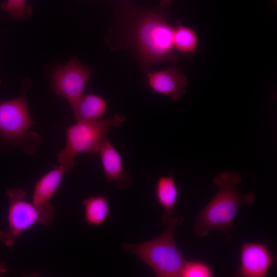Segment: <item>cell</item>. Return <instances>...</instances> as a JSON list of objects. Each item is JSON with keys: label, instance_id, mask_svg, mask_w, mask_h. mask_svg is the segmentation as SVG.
Here are the masks:
<instances>
[{"label": "cell", "instance_id": "obj_1", "mask_svg": "<svg viewBox=\"0 0 277 277\" xmlns=\"http://www.w3.org/2000/svg\"><path fill=\"white\" fill-rule=\"evenodd\" d=\"M173 1L160 0V4L152 8L125 4L120 10L125 22L122 48L132 51L147 73L154 64L177 59L173 45L174 27L168 22Z\"/></svg>", "mask_w": 277, "mask_h": 277}, {"label": "cell", "instance_id": "obj_2", "mask_svg": "<svg viewBox=\"0 0 277 277\" xmlns=\"http://www.w3.org/2000/svg\"><path fill=\"white\" fill-rule=\"evenodd\" d=\"M219 189L209 203L199 213L193 231L200 238L206 237L211 230H221L228 238V230L232 227L233 220L243 204L252 205L255 200L253 193L242 195L237 185L242 181L240 173L223 171L213 179Z\"/></svg>", "mask_w": 277, "mask_h": 277}, {"label": "cell", "instance_id": "obj_3", "mask_svg": "<svg viewBox=\"0 0 277 277\" xmlns=\"http://www.w3.org/2000/svg\"><path fill=\"white\" fill-rule=\"evenodd\" d=\"M183 220L172 216L166 222L167 230L159 236L140 243H123L122 247L140 259L156 276L180 277L186 260L176 245L174 232Z\"/></svg>", "mask_w": 277, "mask_h": 277}, {"label": "cell", "instance_id": "obj_4", "mask_svg": "<svg viewBox=\"0 0 277 277\" xmlns=\"http://www.w3.org/2000/svg\"><path fill=\"white\" fill-rule=\"evenodd\" d=\"M125 120L121 113L95 121H79L66 130L65 147L58 154L59 164L69 170L75 165V157L83 153L95 155L98 151L108 130L119 127Z\"/></svg>", "mask_w": 277, "mask_h": 277}, {"label": "cell", "instance_id": "obj_5", "mask_svg": "<svg viewBox=\"0 0 277 277\" xmlns=\"http://www.w3.org/2000/svg\"><path fill=\"white\" fill-rule=\"evenodd\" d=\"M6 194L8 199V229L0 231V242L7 247L13 246L17 236L37 224L50 226L54 220V210L49 202L37 206L25 200L26 192L19 188H10Z\"/></svg>", "mask_w": 277, "mask_h": 277}, {"label": "cell", "instance_id": "obj_6", "mask_svg": "<svg viewBox=\"0 0 277 277\" xmlns=\"http://www.w3.org/2000/svg\"><path fill=\"white\" fill-rule=\"evenodd\" d=\"M91 75L89 67L77 58H73L65 64L60 65L53 72V91L65 98L70 105L84 94Z\"/></svg>", "mask_w": 277, "mask_h": 277}, {"label": "cell", "instance_id": "obj_7", "mask_svg": "<svg viewBox=\"0 0 277 277\" xmlns=\"http://www.w3.org/2000/svg\"><path fill=\"white\" fill-rule=\"evenodd\" d=\"M34 123L27 108L25 91L19 97L0 103V135L3 137L21 140Z\"/></svg>", "mask_w": 277, "mask_h": 277}, {"label": "cell", "instance_id": "obj_8", "mask_svg": "<svg viewBox=\"0 0 277 277\" xmlns=\"http://www.w3.org/2000/svg\"><path fill=\"white\" fill-rule=\"evenodd\" d=\"M274 258L263 244L245 243L240 253V265L236 275L241 277H265L274 263Z\"/></svg>", "mask_w": 277, "mask_h": 277}, {"label": "cell", "instance_id": "obj_9", "mask_svg": "<svg viewBox=\"0 0 277 277\" xmlns=\"http://www.w3.org/2000/svg\"><path fill=\"white\" fill-rule=\"evenodd\" d=\"M148 85L154 92L177 101L186 93L188 81L186 76L176 67L147 73Z\"/></svg>", "mask_w": 277, "mask_h": 277}, {"label": "cell", "instance_id": "obj_10", "mask_svg": "<svg viewBox=\"0 0 277 277\" xmlns=\"http://www.w3.org/2000/svg\"><path fill=\"white\" fill-rule=\"evenodd\" d=\"M98 152L106 183L114 182L121 189L129 188L131 180L124 169L121 155L106 138L103 141Z\"/></svg>", "mask_w": 277, "mask_h": 277}, {"label": "cell", "instance_id": "obj_11", "mask_svg": "<svg viewBox=\"0 0 277 277\" xmlns=\"http://www.w3.org/2000/svg\"><path fill=\"white\" fill-rule=\"evenodd\" d=\"M69 170L64 165L54 166L35 183L32 194V203L43 206L50 202L58 188L65 173Z\"/></svg>", "mask_w": 277, "mask_h": 277}, {"label": "cell", "instance_id": "obj_12", "mask_svg": "<svg viewBox=\"0 0 277 277\" xmlns=\"http://www.w3.org/2000/svg\"><path fill=\"white\" fill-rule=\"evenodd\" d=\"M108 102L102 96L83 94L70 107L76 122L101 120L106 112Z\"/></svg>", "mask_w": 277, "mask_h": 277}, {"label": "cell", "instance_id": "obj_13", "mask_svg": "<svg viewBox=\"0 0 277 277\" xmlns=\"http://www.w3.org/2000/svg\"><path fill=\"white\" fill-rule=\"evenodd\" d=\"M155 196L157 204L163 208V221L166 223L173 215L178 196L179 189L171 175L162 176L158 178L155 185Z\"/></svg>", "mask_w": 277, "mask_h": 277}, {"label": "cell", "instance_id": "obj_14", "mask_svg": "<svg viewBox=\"0 0 277 277\" xmlns=\"http://www.w3.org/2000/svg\"><path fill=\"white\" fill-rule=\"evenodd\" d=\"M84 208L83 220L92 226H100L109 217L110 207L108 201L103 195H93L83 201Z\"/></svg>", "mask_w": 277, "mask_h": 277}, {"label": "cell", "instance_id": "obj_15", "mask_svg": "<svg viewBox=\"0 0 277 277\" xmlns=\"http://www.w3.org/2000/svg\"><path fill=\"white\" fill-rule=\"evenodd\" d=\"M173 45L177 53L188 54L195 52L198 45L195 31L190 27L177 24L174 27Z\"/></svg>", "mask_w": 277, "mask_h": 277}, {"label": "cell", "instance_id": "obj_16", "mask_svg": "<svg viewBox=\"0 0 277 277\" xmlns=\"http://www.w3.org/2000/svg\"><path fill=\"white\" fill-rule=\"evenodd\" d=\"M1 6L13 19H26L30 17L33 12L32 7L26 4V0H6Z\"/></svg>", "mask_w": 277, "mask_h": 277}, {"label": "cell", "instance_id": "obj_17", "mask_svg": "<svg viewBox=\"0 0 277 277\" xmlns=\"http://www.w3.org/2000/svg\"><path fill=\"white\" fill-rule=\"evenodd\" d=\"M214 272L206 263L199 261H185L180 277H212Z\"/></svg>", "mask_w": 277, "mask_h": 277}, {"label": "cell", "instance_id": "obj_18", "mask_svg": "<svg viewBox=\"0 0 277 277\" xmlns=\"http://www.w3.org/2000/svg\"><path fill=\"white\" fill-rule=\"evenodd\" d=\"M7 271V266L5 262L0 260V275Z\"/></svg>", "mask_w": 277, "mask_h": 277}, {"label": "cell", "instance_id": "obj_19", "mask_svg": "<svg viewBox=\"0 0 277 277\" xmlns=\"http://www.w3.org/2000/svg\"><path fill=\"white\" fill-rule=\"evenodd\" d=\"M1 78H0V84H1Z\"/></svg>", "mask_w": 277, "mask_h": 277}]
</instances>
